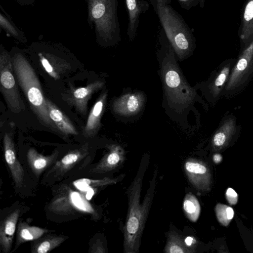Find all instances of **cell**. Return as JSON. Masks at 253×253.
<instances>
[{"label":"cell","instance_id":"cell-22","mask_svg":"<svg viewBox=\"0 0 253 253\" xmlns=\"http://www.w3.org/2000/svg\"><path fill=\"white\" fill-rule=\"evenodd\" d=\"M67 237L62 235H48L34 241L32 253H47L62 244Z\"/></svg>","mask_w":253,"mask_h":253},{"label":"cell","instance_id":"cell-8","mask_svg":"<svg viewBox=\"0 0 253 253\" xmlns=\"http://www.w3.org/2000/svg\"><path fill=\"white\" fill-rule=\"evenodd\" d=\"M103 85V81H96L85 87L72 89L64 95V98L68 104L74 106L78 112L85 115L88 100L92 94L102 88Z\"/></svg>","mask_w":253,"mask_h":253},{"label":"cell","instance_id":"cell-32","mask_svg":"<svg viewBox=\"0 0 253 253\" xmlns=\"http://www.w3.org/2000/svg\"><path fill=\"white\" fill-rule=\"evenodd\" d=\"M185 242L186 243V244L188 246L190 247L191 246V245L192 244V243L193 242V238L192 237H187L185 239Z\"/></svg>","mask_w":253,"mask_h":253},{"label":"cell","instance_id":"cell-26","mask_svg":"<svg viewBox=\"0 0 253 253\" xmlns=\"http://www.w3.org/2000/svg\"><path fill=\"white\" fill-rule=\"evenodd\" d=\"M183 208L187 218L196 222L199 218L200 206L196 197L192 193H187L183 200Z\"/></svg>","mask_w":253,"mask_h":253},{"label":"cell","instance_id":"cell-12","mask_svg":"<svg viewBox=\"0 0 253 253\" xmlns=\"http://www.w3.org/2000/svg\"><path fill=\"white\" fill-rule=\"evenodd\" d=\"M144 97L140 93H128L115 100L113 104L114 111L122 116H130L142 108Z\"/></svg>","mask_w":253,"mask_h":253},{"label":"cell","instance_id":"cell-19","mask_svg":"<svg viewBox=\"0 0 253 253\" xmlns=\"http://www.w3.org/2000/svg\"><path fill=\"white\" fill-rule=\"evenodd\" d=\"M184 169L189 181L197 188L202 189L207 184V168L201 163L188 159L185 163Z\"/></svg>","mask_w":253,"mask_h":253},{"label":"cell","instance_id":"cell-17","mask_svg":"<svg viewBox=\"0 0 253 253\" xmlns=\"http://www.w3.org/2000/svg\"><path fill=\"white\" fill-rule=\"evenodd\" d=\"M106 98L107 93L103 92L91 109L83 130L85 137H92L98 132Z\"/></svg>","mask_w":253,"mask_h":253},{"label":"cell","instance_id":"cell-20","mask_svg":"<svg viewBox=\"0 0 253 253\" xmlns=\"http://www.w3.org/2000/svg\"><path fill=\"white\" fill-rule=\"evenodd\" d=\"M57 156L55 153L51 155L45 156L39 153L34 148L29 149L27 158L28 163L35 174L38 176L41 174L54 161Z\"/></svg>","mask_w":253,"mask_h":253},{"label":"cell","instance_id":"cell-24","mask_svg":"<svg viewBox=\"0 0 253 253\" xmlns=\"http://www.w3.org/2000/svg\"><path fill=\"white\" fill-rule=\"evenodd\" d=\"M164 252L166 253H190L194 251L186 244L180 235L175 231H171L168 235Z\"/></svg>","mask_w":253,"mask_h":253},{"label":"cell","instance_id":"cell-27","mask_svg":"<svg viewBox=\"0 0 253 253\" xmlns=\"http://www.w3.org/2000/svg\"><path fill=\"white\" fill-rule=\"evenodd\" d=\"M106 13V8L102 3L96 4L92 10V15L95 19H99L104 16Z\"/></svg>","mask_w":253,"mask_h":253},{"label":"cell","instance_id":"cell-29","mask_svg":"<svg viewBox=\"0 0 253 253\" xmlns=\"http://www.w3.org/2000/svg\"><path fill=\"white\" fill-rule=\"evenodd\" d=\"M226 197L229 203L232 205H234L237 203L238 195L237 193L231 188L227 189Z\"/></svg>","mask_w":253,"mask_h":253},{"label":"cell","instance_id":"cell-4","mask_svg":"<svg viewBox=\"0 0 253 253\" xmlns=\"http://www.w3.org/2000/svg\"><path fill=\"white\" fill-rule=\"evenodd\" d=\"M253 78V41L240 51L231 72L222 97H234L242 92Z\"/></svg>","mask_w":253,"mask_h":253},{"label":"cell","instance_id":"cell-1","mask_svg":"<svg viewBox=\"0 0 253 253\" xmlns=\"http://www.w3.org/2000/svg\"><path fill=\"white\" fill-rule=\"evenodd\" d=\"M149 163V157L144 156L135 176L128 188V209L124 229V252L138 253L145 223L151 207L157 184L158 169L156 167L149 181L143 200L140 203L143 179Z\"/></svg>","mask_w":253,"mask_h":253},{"label":"cell","instance_id":"cell-3","mask_svg":"<svg viewBox=\"0 0 253 253\" xmlns=\"http://www.w3.org/2000/svg\"><path fill=\"white\" fill-rule=\"evenodd\" d=\"M155 10L174 51L180 58L188 55L194 49L195 39L184 19L169 4H157Z\"/></svg>","mask_w":253,"mask_h":253},{"label":"cell","instance_id":"cell-6","mask_svg":"<svg viewBox=\"0 0 253 253\" xmlns=\"http://www.w3.org/2000/svg\"><path fill=\"white\" fill-rule=\"evenodd\" d=\"M13 64L10 57L4 53L0 57V91L11 111L20 113L25 109L14 76Z\"/></svg>","mask_w":253,"mask_h":253},{"label":"cell","instance_id":"cell-14","mask_svg":"<svg viewBox=\"0 0 253 253\" xmlns=\"http://www.w3.org/2000/svg\"><path fill=\"white\" fill-rule=\"evenodd\" d=\"M241 129V126L238 124L235 116L232 114L226 115L221 120L213 136V143L216 146H222L225 143L227 139L237 135Z\"/></svg>","mask_w":253,"mask_h":253},{"label":"cell","instance_id":"cell-31","mask_svg":"<svg viewBox=\"0 0 253 253\" xmlns=\"http://www.w3.org/2000/svg\"><path fill=\"white\" fill-rule=\"evenodd\" d=\"M226 211L227 219L229 220L232 219L234 214L233 209L231 207H227Z\"/></svg>","mask_w":253,"mask_h":253},{"label":"cell","instance_id":"cell-28","mask_svg":"<svg viewBox=\"0 0 253 253\" xmlns=\"http://www.w3.org/2000/svg\"><path fill=\"white\" fill-rule=\"evenodd\" d=\"M181 7L189 10L200 4L201 0H177Z\"/></svg>","mask_w":253,"mask_h":253},{"label":"cell","instance_id":"cell-30","mask_svg":"<svg viewBox=\"0 0 253 253\" xmlns=\"http://www.w3.org/2000/svg\"><path fill=\"white\" fill-rule=\"evenodd\" d=\"M90 249V251L89 252L91 253H104L105 251H104V249L102 245L100 244L99 242H97L96 243H94Z\"/></svg>","mask_w":253,"mask_h":253},{"label":"cell","instance_id":"cell-21","mask_svg":"<svg viewBox=\"0 0 253 253\" xmlns=\"http://www.w3.org/2000/svg\"><path fill=\"white\" fill-rule=\"evenodd\" d=\"M41 63L46 72L55 80L60 78L71 68L70 65L60 59L48 58L40 55Z\"/></svg>","mask_w":253,"mask_h":253},{"label":"cell","instance_id":"cell-16","mask_svg":"<svg viewBox=\"0 0 253 253\" xmlns=\"http://www.w3.org/2000/svg\"><path fill=\"white\" fill-rule=\"evenodd\" d=\"M20 212V210L16 209L1 221L0 245L1 249L4 253H8L11 249Z\"/></svg>","mask_w":253,"mask_h":253},{"label":"cell","instance_id":"cell-7","mask_svg":"<svg viewBox=\"0 0 253 253\" xmlns=\"http://www.w3.org/2000/svg\"><path fill=\"white\" fill-rule=\"evenodd\" d=\"M236 58L223 61L211 74L207 84V93L210 101L214 104L222 97Z\"/></svg>","mask_w":253,"mask_h":253},{"label":"cell","instance_id":"cell-15","mask_svg":"<svg viewBox=\"0 0 253 253\" xmlns=\"http://www.w3.org/2000/svg\"><path fill=\"white\" fill-rule=\"evenodd\" d=\"M240 51L253 41V0H246L239 30Z\"/></svg>","mask_w":253,"mask_h":253},{"label":"cell","instance_id":"cell-2","mask_svg":"<svg viewBox=\"0 0 253 253\" xmlns=\"http://www.w3.org/2000/svg\"><path fill=\"white\" fill-rule=\"evenodd\" d=\"M12 64L14 74L31 109L42 124L50 129H56V127L49 117L46 98L34 69L21 55L15 57Z\"/></svg>","mask_w":253,"mask_h":253},{"label":"cell","instance_id":"cell-9","mask_svg":"<svg viewBox=\"0 0 253 253\" xmlns=\"http://www.w3.org/2000/svg\"><path fill=\"white\" fill-rule=\"evenodd\" d=\"M88 154V144L73 150L67 153L62 159L56 163L47 176L52 175L55 178L63 175L69 170L78 165Z\"/></svg>","mask_w":253,"mask_h":253},{"label":"cell","instance_id":"cell-25","mask_svg":"<svg viewBox=\"0 0 253 253\" xmlns=\"http://www.w3.org/2000/svg\"><path fill=\"white\" fill-rule=\"evenodd\" d=\"M125 175L124 174H122L115 178L105 177L101 179L82 178L75 181L73 184L78 189L81 190H84L87 188L96 187L116 184L122 180L124 178Z\"/></svg>","mask_w":253,"mask_h":253},{"label":"cell","instance_id":"cell-18","mask_svg":"<svg viewBox=\"0 0 253 253\" xmlns=\"http://www.w3.org/2000/svg\"><path fill=\"white\" fill-rule=\"evenodd\" d=\"M49 117L56 128L65 135H77V130L69 118L50 100L46 98Z\"/></svg>","mask_w":253,"mask_h":253},{"label":"cell","instance_id":"cell-13","mask_svg":"<svg viewBox=\"0 0 253 253\" xmlns=\"http://www.w3.org/2000/svg\"><path fill=\"white\" fill-rule=\"evenodd\" d=\"M128 13V23L127 35L130 41H133L136 36L140 17L148 8V3L144 0H125Z\"/></svg>","mask_w":253,"mask_h":253},{"label":"cell","instance_id":"cell-33","mask_svg":"<svg viewBox=\"0 0 253 253\" xmlns=\"http://www.w3.org/2000/svg\"><path fill=\"white\" fill-rule=\"evenodd\" d=\"M155 2H156V4H155V8L156 7V5L157 4H160V3H165L166 4V2H165V0H155Z\"/></svg>","mask_w":253,"mask_h":253},{"label":"cell","instance_id":"cell-11","mask_svg":"<svg viewBox=\"0 0 253 253\" xmlns=\"http://www.w3.org/2000/svg\"><path fill=\"white\" fill-rule=\"evenodd\" d=\"M3 148L5 160L13 179L16 186L20 187L23 182L24 171L17 159L13 140L8 133H5L3 137Z\"/></svg>","mask_w":253,"mask_h":253},{"label":"cell","instance_id":"cell-23","mask_svg":"<svg viewBox=\"0 0 253 253\" xmlns=\"http://www.w3.org/2000/svg\"><path fill=\"white\" fill-rule=\"evenodd\" d=\"M48 232V230L34 226H30L25 222H20L17 232V245L22 243L35 241Z\"/></svg>","mask_w":253,"mask_h":253},{"label":"cell","instance_id":"cell-5","mask_svg":"<svg viewBox=\"0 0 253 253\" xmlns=\"http://www.w3.org/2000/svg\"><path fill=\"white\" fill-rule=\"evenodd\" d=\"M173 50L170 44L169 52L165 58V64L163 67L165 88L167 96L172 102L184 106L192 101L194 92L183 80L175 66L172 64Z\"/></svg>","mask_w":253,"mask_h":253},{"label":"cell","instance_id":"cell-10","mask_svg":"<svg viewBox=\"0 0 253 253\" xmlns=\"http://www.w3.org/2000/svg\"><path fill=\"white\" fill-rule=\"evenodd\" d=\"M125 160V153L122 147L113 144L108 147V152L91 169L94 173H104L115 169Z\"/></svg>","mask_w":253,"mask_h":253}]
</instances>
